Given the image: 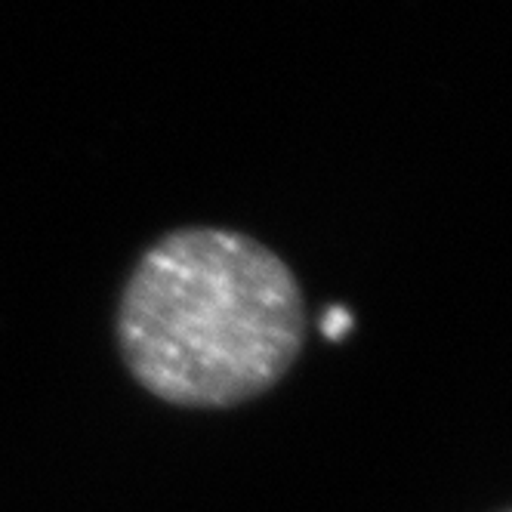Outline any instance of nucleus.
<instances>
[{
    "mask_svg": "<svg viewBox=\"0 0 512 512\" xmlns=\"http://www.w3.org/2000/svg\"><path fill=\"white\" fill-rule=\"evenodd\" d=\"M303 331L294 272L260 241L223 229H186L155 244L118 315L133 377L186 408L266 392L300 355Z\"/></svg>",
    "mask_w": 512,
    "mask_h": 512,
    "instance_id": "nucleus-1",
    "label": "nucleus"
},
{
    "mask_svg": "<svg viewBox=\"0 0 512 512\" xmlns=\"http://www.w3.org/2000/svg\"><path fill=\"white\" fill-rule=\"evenodd\" d=\"M349 327H352V315L346 309H340V306L327 312L324 321H321V331H324L327 340H343L349 334Z\"/></svg>",
    "mask_w": 512,
    "mask_h": 512,
    "instance_id": "nucleus-2",
    "label": "nucleus"
}]
</instances>
